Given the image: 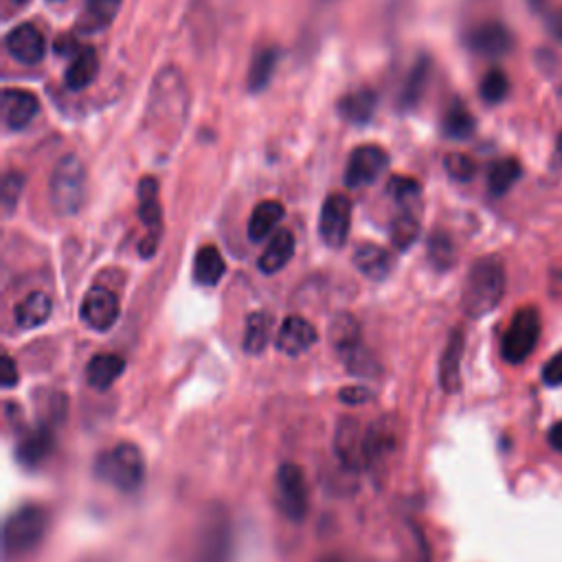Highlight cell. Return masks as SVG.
Returning a JSON list of instances; mask_svg holds the SVG:
<instances>
[{
    "mask_svg": "<svg viewBox=\"0 0 562 562\" xmlns=\"http://www.w3.org/2000/svg\"><path fill=\"white\" fill-rule=\"evenodd\" d=\"M5 47L16 62L27 64V66L40 64L47 55V40H44L42 31L29 23L18 25L16 29H12L8 34Z\"/></svg>",
    "mask_w": 562,
    "mask_h": 562,
    "instance_id": "5bb4252c",
    "label": "cell"
},
{
    "mask_svg": "<svg viewBox=\"0 0 562 562\" xmlns=\"http://www.w3.org/2000/svg\"><path fill=\"white\" fill-rule=\"evenodd\" d=\"M139 218L148 229V235L139 244L141 257L150 259L158 244H161V233H163V212L158 203V182L152 176H145L139 182Z\"/></svg>",
    "mask_w": 562,
    "mask_h": 562,
    "instance_id": "30bf717a",
    "label": "cell"
},
{
    "mask_svg": "<svg viewBox=\"0 0 562 562\" xmlns=\"http://www.w3.org/2000/svg\"><path fill=\"white\" fill-rule=\"evenodd\" d=\"M317 343L315 325L304 317H289L279 328L277 349L286 356H302Z\"/></svg>",
    "mask_w": 562,
    "mask_h": 562,
    "instance_id": "e0dca14e",
    "label": "cell"
},
{
    "mask_svg": "<svg viewBox=\"0 0 562 562\" xmlns=\"http://www.w3.org/2000/svg\"><path fill=\"white\" fill-rule=\"evenodd\" d=\"M53 448V433H51V426L49 424H42L38 429H34L31 433H27L18 446H16V457L23 465L27 468H36L40 465L49 452Z\"/></svg>",
    "mask_w": 562,
    "mask_h": 562,
    "instance_id": "cb8c5ba5",
    "label": "cell"
},
{
    "mask_svg": "<svg viewBox=\"0 0 562 562\" xmlns=\"http://www.w3.org/2000/svg\"><path fill=\"white\" fill-rule=\"evenodd\" d=\"M51 310H53V304L47 293H31L16 306L14 319H16V325H21L23 330H34L49 321Z\"/></svg>",
    "mask_w": 562,
    "mask_h": 562,
    "instance_id": "d4e9b609",
    "label": "cell"
},
{
    "mask_svg": "<svg viewBox=\"0 0 562 562\" xmlns=\"http://www.w3.org/2000/svg\"><path fill=\"white\" fill-rule=\"evenodd\" d=\"M231 558H233L231 519L225 512V508L214 506L203 521L194 562H231Z\"/></svg>",
    "mask_w": 562,
    "mask_h": 562,
    "instance_id": "52a82bcc",
    "label": "cell"
},
{
    "mask_svg": "<svg viewBox=\"0 0 562 562\" xmlns=\"http://www.w3.org/2000/svg\"><path fill=\"white\" fill-rule=\"evenodd\" d=\"M444 165H446V171L450 174V178H455L459 182L473 180V176L477 174V165L468 154H448Z\"/></svg>",
    "mask_w": 562,
    "mask_h": 562,
    "instance_id": "8d00e7d4",
    "label": "cell"
},
{
    "mask_svg": "<svg viewBox=\"0 0 562 562\" xmlns=\"http://www.w3.org/2000/svg\"><path fill=\"white\" fill-rule=\"evenodd\" d=\"M98 475L122 493H135L145 482V459L137 444L122 442L98 459Z\"/></svg>",
    "mask_w": 562,
    "mask_h": 562,
    "instance_id": "277c9868",
    "label": "cell"
},
{
    "mask_svg": "<svg viewBox=\"0 0 562 562\" xmlns=\"http://www.w3.org/2000/svg\"><path fill=\"white\" fill-rule=\"evenodd\" d=\"M18 369H16V360L10 356V354H5V362H3V387L5 389H12V387H16L18 385Z\"/></svg>",
    "mask_w": 562,
    "mask_h": 562,
    "instance_id": "b9f144b4",
    "label": "cell"
},
{
    "mask_svg": "<svg viewBox=\"0 0 562 562\" xmlns=\"http://www.w3.org/2000/svg\"><path fill=\"white\" fill-rule=\"evenodd\" d=\"M555 34L562 38V14H560L558 21H555Z\"/></svg>",
    "mask_w": 562,
    "mask_h": 562,
    "instance_id": "f6af8a7d",
    "label": "cell"
},
{
    "mask_svg": "<svg viewBox=\"0 0 562 562\" xmlns=\"http://www.w3.org/2000/svg\"><path fill=\"white\" fill-rule=\"evenodd\" d=\"M284 216H286V209H284V205H281V203H277V201H264V203H259V205L253 209L251 220H248V238H251L253 242L266 240V238L274 231V227H277L281 220H284Z\"/></svg>",
    "mask_w": 562,
    "mask_h": 562,
    "instance_id": "484cf974",
    "label": "cell"
},
{
    "mask_svg": "<svg viewBox=\"0 0 562 562\" xmlns=\"http://www.w3.org/2000/svg\"><path fill=\"white\" fill-rule=\"evenodd\" d=\"M330 339L352 373H362V376H369L373 362L369 360V352H365V347L360 343V328L352 315L343 312L332 319Z\"/></svg>",
    "mask_w": 562,
    "mask_h": 562,
    "instance_id": "ba28073f",
    "label": "cell"
},
{
    "mask_svg": "<svg viewBox=\"0 0 562 562\" xmlns=\"http://www.w3.org/2000/svg\"><path fill=\"white\" fill-rule=\"evenodd\" d=\"M293 255H295V235L289 229H281L266 244L264 253L259 255L257 266L264 274H274L281 268H286V264L293 259Z\"/></svg>",
    "mask_w": 562,
    "mask_h": 562,
    "instance_id": "44dd1931",
    "label": "cell"
},
{
    "mask_svg": "<svg viewBox=\"0 0 562 562\" xmlns=\"http://www.w3.org/2000/svg\"><path fill=\"white\" fill-rule=\"evenodd\" d=\"M387 192L405 207H409L413 201H418L420 196V184L418 180L409 178V176H394L387 184Z\"/></svg>",
    "mask_w": 562,
    "mask_h": 562,
    "instance_id": "d590c367",
    "label": "cell"
},
{
    "mask_svg": "<svg viewBox=\"0 0 562 562\" xmlns=\"http://www.w3.org/2000/svg\"><path fill=\"white\" fill-rule=\"evenodd\" d=\"M465 336L461 330H452L439 360V383L446 394H455L461 387V358H463Z\"/></svg>",
    "mask_w": 562,
    "mask_h": 562,
    "instance_id": "ac0fdd59",
    "label": "cell"
},
{
    "mask_svg": "<svg viewBox=\"0 0 562 562\" xmlns=\"http://www.w3.org/2000/svg\"><path fill=\"white\" fill-rule=\"evenodd\" d=\"M429 71H431V62L426 58H420L418 64L411 68L407 81H405L400 106L413 108L420 102L422 92H424V86H426V79H429Z\"/></svg>",
    "mask_w": 562,
    "mask_h": 562,
    "instance_id": "4dcf8cb0",
    "label": "cell"
},
{
    "mask_svg": "<svg viewBox=\"0 0 562 562\" xmlns=\"http://www.w3.org/2000/svg\"><path fill=\"white\" fill-rule=\"evenodd\" d=\"M49 527V512L40 506H23L10 514L3 532V549L8 558L36 549Z\"/></svg>",
    "mask_w": 562,
    "mask_h": 562,
    "instance_id": "5b68a950",
    "label": "cell"
},
{
    "mask_svg": "<svg viewBox=\"0 0 562 562\" xmlns=\"http://www.w3.org/2000/svg\"><path fill=\"white\" fill-rule=\"evenodd\" d=\"M429 255H431V259L435 261L437 268L450 266L452 264V244H450V240L446 235L435 233L431 238V242H429Z\"/></svg>",
    "mask_w": 562,
    "mask_h": 562,
    "instance_id": "f35d334b",
    "label": "cell"
},
{
    "mask_svg": "<svg viewBox=\"0 0 562 562\" xmlns=\"http://www.w3.org/2000/svg\"><path fill=\"white\" fill-rule=\"evenodd\" d=\"M475 132V117L465 111L463 104H452L444 117V135L457 141H463Z\"/></svg>",
    "mask_w": 562,
    "mask_h": 562,
    "instance_id": "1f68e13d",
    "label": "cell"
},
{
    "mask_svg": "<svg viewBox=\"0 0 562 562\" xmlns=\"http://www.w3.org/2000/svg\"><path fill=\"white\" fill-rule=\"evenodd\" d=\"M540 332H542V321H540V312L534 306H525L516 310L501 339L503 360L510 365L525 362L538 347Z\"/></svg>",
    "mask_w": 562,
    "mask_h": 562,
    "instance_id": "8992f818",
    "label": "cell"
},
{
    "mask_svg": "<svg viewBox=\"0 0 562 562\" xmlns=\"http://www.w3.org/2000/svg\"><path fill=\"white\" fill-rule=\"evenodd\" d=\"M40 113V102L29 90L5 88L3 90V122L10 130L27 128Z\"/></svg>",
    "mask_w": 562,
    "mask_h": 562,
    "instance_id": "9a60e30c",
    "label": "cell"
},
{
    "mask_svg": "<svg viewBox=\"0 0 562 562\" xmlns=\"http://www.w3.org/2000/svg\"><path fill=\"white\" fill-rule=\"evenodd\" d=\"M124 371L126 360L119 354H98L86 367V383L95 392H106L117 383Z\"/></svg>",
    "mask_w": 562,
    "mask_h": 562,
    "instance_id": "ffe728a7",
    "label": "cell"
},
{
    "mask_svg": "<svg viewBox=\"0 0 562 562\" xmlns=\"http://www.w3.org/2000/svg\"><path fill=\"white\" fill-rule=\"evenodd\" d=\"M277 62H279V51L274 47H266V49L257 51V55L251 62V71H248V90L251 92H259L268 86Z\"/></svg>",
    "mask_w": 562,
    "mask_h": 562,
    "instance_id": "f1b7e54d",
    "label": "cell"
},
{
    "mask_svg": "<svg viewBox=\"0 0 562 562\" xmlns=\"http://www.w3.org/2000/svg\"><path fill=\"white\" fill-rule=\"evenodd\" d=\"M542 381L549 387H560L562 385V352L553 354L545 367H542Z\"/></svg>",
    "mask_w": 562,
    "mask_h": 562,
    "instance_id": "ab89813d",
    "label": "cell"
},
{
    "mask_svg": "<svg viewBox=\"0 0 562 562\" xmlns=\"http://www.w3.org/2000/svg\"><path fill=\"white\" fill-rule=\"evenodd\" d=\"M53 3H60V0H53Z\"/></svg>",
    "mask_w": 562,
    "mask_h": 562,
    "instance_id": "681fc988",
    "label": "cell"
},
{
    "mask_svg": "<svg viewBox=\"0 0 562 562\" xmlns=\"http://www.w3.org/2000/svg\"><path fill=\"white\" fill-rule=\"evenodd\" d=\"M122 3L124 0H86V18L95 29L108 27L117 18Z\"/></svg>",
    "mask_w": 562,
    "mask_h": 562,
    "instance_id": "836d02e7",
    "label": "cell"
},
{
    "mask_svg": "<svg viewBox=\"0 0 562 562\" xmlns=\"http://www.w3.org/2000/svg\"><path fill=\"white\" fill-rule=\"evenodd\" d=\"M187 113H190V90H187L180 71L167 66L152 84L145 124L158 143H174L184 128Z\"/></svg>",
    "mask_w": 562,
    "mask_h": 562,
    "instance_id": "6da1fadb",
    "label": "cell"
},
{
    "mask_svg": "<svg viewBox=\"0 0 562 562\" xmlns=\"http://www.w3.org/2000/svg\"><path fill=\"white\" fill-rule=\"evenodd\" d=\"M354 266L367 277V279H373V281H383L392 274L394 266H396V259L394 255L379 246V244H371V242H365L360 246H356L354 251Z\"/></svg>",
    "mask_w": 562,
    "mask_h": 562,
    "instance_id": "d6986e66",
    "label": "cell"
},
{
    "mask_svg": "<svg viewBox=\"0 0 562 562\" xmlns=\"http://www.w3.org/2000/svg\"><path fill=\"white\" fill-rule=\"evenodd\" d=\"M508 274L506 266L497 255H488L477 259L468 270L461 306L471 319H482L499 308L506 297Z\"/></svg>",
    "mask_w": 562,
    "mask_h": 562,
    "instance_id": "7a4b0ae2",
    "label": "cell"
},
{
    "mask_svg": "<svg viewBox=\"0 0 562 562\" xmlns=\"http://www.w3.org/2000/svg\"><path fill=\"white\" fill-rule=\"evenodd\" d=\"M521 176V165L516 158H503L497 161L490 171H488V190L495 196H503L510 192V187L519 180Z\"/></svg>",
    "mask_w": 562,
    "mask_h": 562,
    "instance_id": "f546056e",
    "label": "cell"
},
{
    "mask_svg": "<svg viewBox=\"0 0 562 562\" xmlns=\"http://www.w3.org/2000/svg\"><path fill=\"white\" fill-rule=\"evenodd\" d=\"M100 73V58H98V51L92 47H84L79 49L68 68H66V75H64V81L71 90H84L88 88L92 81H95Z\"/></svg>",
    "mask_w": 562,
    "mask_h": 562,
    "instance_id": "603a6c76",
    "label": "cell"
},
{
    "mask_svg": "<svg viewBox=\"0 0 562 562\" xmlns=\"http://www.w3.org/2000/svg\"><path fill=\"white\" fill-rule=\"evenodd\" d=\"M23 187H25V176L18 171H8L5 180H3V207L5 214H12L14 207L21 201L23 194Z\"/></svg>",
    "mask_w": 562,
    "mask_h": 562,
    "instance_id": "74e56055",
    "label": "cell"
},
{
    "mask_svg": "<svg viewBox=\"0 0 562 562\" xmlns=\"http://www.w3.org/2000/svg\"><path fill=\"white\" fill-rule=\"evenodd\" d=\"M79 317L86 328L95 332H108L119 319V299L108 289H92L81 302Z\"/></svg>",
    "mask_w": 562,
    "mask_h": 562,
    "instance_id": "7c38bea8",
    "label": "cell"
},
{
    "mask_svg": "<svg viewBox=\"0 0 562 562\" xmlns=\"http://www.w3.org/2000/svg\"><path fill=\"white\" fill-rule=\"evenodd\" d=\"M512 44V34L501 23H486L468 34V49L484 58H501L510 53Z\"/></svg>",
    "mask_w": 562,
    "mask_h": 562,
    "instance_id": "2e32d148",
    "label": "cell"
},
{
    "mask_svg": "<svg viewBox=\"0 0 562 562\" xmlns=\"http://www.w3.org/2000/svg\"><path fill=\"white\" fill-rule=\"evenodd\" d=\"M560 148H562V137H560Z\"/></svg>",
    "mask_w": 562,
    "mask_h": 562,
    "instance_id": "c3c4849f",
    "label": "cell"
},
{
    "mask_svg": "<svg viewBox=\"0 0 562 562\" xmlns=\"http://www.w3.org/2000/svg\"><path fill=\"white\" fill-rule=\"evenodd\" d=\"M321 562H343V560H341V558H334V555H332V558H323Z\"/></svg>",
    "mask_w": 562,
    "mask_h": 562,
    "instance_id": "7dc6e473",
    "label": "cell"
},
{
    "mask_svg": "<svg viewBox=\"0 0 562 562\" xmlns=\"http://www.w3.org/2000/svg\"><path fill=\"white\" fill-rule=\"evenodd\" d=\"M480 92H482V100H484L486 104H501V102L508 98V92H510V79H508V75H506L501 68L488 71L486 77L482 79Z\"/></svg>",
    "mask_w": 562,
    "mask_h": 562,
    "instance_id": "e575fe53",
    "label": "cell"
},
{
    "mask_svg": "<svg viewBox=\"0 0 562 562\" xmlns=\"http://www.w3.org/2000/svg\"><path fill=\"white\" fill-rule=\"evenodd\" d=\"M547 442H549V446H551L555 452L562 455V420L555 422V424L549 429Z\"/></svg>",
    "mask_w": 562,
    "mask_h": 562,
    "instance_id": "ee69618b",
    "label": "cell"
},
{
    "mask_svg": "<svg viewBox=\"0 0 562 562\" xmlns=\"http://www.w3.org/2000/svg\"><path fill=\"white\" fill-rule=\"evenodd\" d=\"M277 503L291 521L299 523L306 519L310 508L308 484L304 471L297 463H281L277 471Z\"/></svg>",
    "mask_w": 562,
    "mask_h": 562,
    "instance_id": "9c48e42d",
    "label": "cell"
},
{
    "mask_svg": "<svg viewBox=\"0 0 562 562\" xmlns=\"http://www.w3.org/2000/svg\"><path fill=\"white\" fill-rule=\"evenodd\" d=\"M413 532V542H416V551H413V562H431V547L424 538V534L420 532V527L411 525Z\"/></svg>",
    "mask_w": 562,
    "mask_h": 562,
    "instance_id": "60d3db41",
    "label": "cell"
},
{
    "mask_svg": "<svg viewBox=\"0 0 562 562\" xmlns=\"http://www.w3.org/2000/svg\"><path fill=\"white\" fill-rule=\"evenodd\" d=\"M369 398H371V394H369V389H365V387H347V389L341 392V400H343L345 405H362V403H367Z\"/></svg>",
    "mask_w": 562,
    "mask_h": 562,
    "instance_id": "7bdbcfd3",
    "label": "cell"
},
{
    "mask_svg": "<svg viewBox=\"0 0 562 562\" xmlns=\"http://www.w3.org/2000/svg\"><path fill=\"white\" fill-rule=\"evenodd\" d=\"M389 167V154L379 145H360L356 148L345 167V184L352 190L376 182L385 169Z\"/></svg>",
    "mask_w": 562,
    "mask_h": 562,
    "instance_id": "8fae6325",
    "label": "cell"
},
{
    "mask_svg": "<svg viewBox=\"0 0 562 562\" xmlns=\"http://www.w3.org/2000/svg\"><path fill=\"white\" fill-rule=\"evenodd\" d=\"M272 334V317L268 312H251L246 317V328H244V352L251 356L261 354Z\"/></svg>",
    "mask_w": 562,
    "mask_h": 562,
    "instance_id": "83f0119b",
    "label": "cell"
},
{
    "mask_svg": "<svg viewBox=\"0 0 562 562\" xmlns=\"http://www.w3.org/2000/svg\"><path fill=\"white\" fill-rule=\"evenodd\" d=\"M225 270H227L225 257H222V253L216 246L207 244V246H203L196 253V259H194V279H196V284H201L205 289H212L222 279Z\"/></svg>",
    "mask_w": 562,
    "mask_h": 562,
    "instance_id": "4316f807",
    "label": "cell"
},
{
    "mask_svg": "<svg viewBox=\"0 0 562 562\" xmlns=\"http://www.w3.org/2000/svg\"><path fill=\"white\" fill-rule=\"evenodd\" d=\"M10 3H12V5H27L29 0H10Z\"/></svg>",
    "mask_w": 562,
    "mask_h": 562,
    "instance_id": "bcb514c9",
    "label": "cell"
},
{
    "mask_svg": "<svg viewBox=\"0 0 562 562\" xmlns=\"http://www.w3.org/2000/svg\"><path fill=\"white\" fill-rule=\"evenodd\" d=\"M49 199L58 216H75L86 201V169L73 154L62 156L51 171Z\"/></svg>",
    "mask_w": 562,
    "mask_h": 562,
    "instance_id": "3957f363",
    "label": "cell"
},
{
    "mask_svg": "<svg viewBox=\"0 0 562 562\" xmlns=\"http://www.w3.org/2000/svg\"><path fill=\"white\" fill-rule=\"evenodd\" d=\"M376 108H379V98H376V92L369 88L349 92V95H345L339 102L341 119H345L347 124H354V126L369 124L373 119V115H376Z\"/></svg>",
    "mask_w": 562,
    "mask_h": 562,
    "instance_id": "7402d4cb",
    "label": "cell"
},
{
    "mask_svg": "<svg viewBox=\"0 0 562 562\" xmlns=\"http://www.w3.org/2000/svg\"><path fill=\"white\" fill-rule=\"evenodd\" d=\"M418 235H420V222L409 209H405V214L392 222V244L398 251H407L416 244Z\"/></svg>",
    "mask_w": 562,
    "mask_h": 562,
    "instance_id": "d6a6232c",
    "label": "cell"
},
{
    "mask_svg": "<svg viewBox=\"0 0 562 562\" xmlns=\"http://www.w3.org/2000/svg\"><path fill=\"white\" fill-rule=\"evenodd\" d=\"M349 225H352L349 199L343 194H332L321 209V220H319L321 240L332 248H341L347 242Z\"/></svg>",
    "mask_w": 562,
    "mask_h": 562,
    "instance_id": "4fadbf2b",
    "label": "cell"
}]
</instances>
